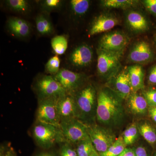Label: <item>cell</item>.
Masks as SVG:
<instances>
[{"mask_svg":"<svg viewBox=\"0 0 156 156\" xmlns=\"http://www.w3.org/2000/svg\"><path fill=\"white\" fill-rule=\"evenodd\" d=\"M135 156H148V154L145 148L142 146L137 147L134 148Z\"/></svg>","mask_w":156,"mask_h":156,"instance_id":"cell-36","label":"cell"},{"mask_svg":"<svg viewBox=\"0 0 156 156\" xmlns=\"http://www.w3.org/2000/svg\"><path fill=\"white\" fill-rule=\"evenodd\" d=\"M53 76L63 87L67 94L72 95L84 87L87 80L85 74L65 69H60L56 75Z\"/></svg>","mask_w":156,"mask_h":156,"instance_id":"cell-9","label":"cell"},{"mask_svg":"<svg viewBox=\"0 0 156 156\" xmlns=\"http://www.w3.org/2000/svg\"><path fill=\"white\" fill-rule=\"evenodd\" d=\"M119 156H135L134 148L126 147Z\"/></svg>","mask_w":156,"mask_h":156,"instance_id":"cell-38","label":"cell"},{"mask_svg":"<svg viewBox=\"0 0 156 156\" xmlns=\"http://www.w3.org/2000/svg\"><path fill=\"white\" fill-rule=\"evenodd\" d=\"M78 111V119L87 126L96 124L97 93L91 84L84 86L73 95Z\"/></svg>","mask_w":156,"mask_h":156,"instance_id":"cell-2","label":"cell"},{"mask_svg":"<svg viewBox=\"0 0 156 156\" xmlns=\"http://www.w3.org/2000/svg\"><path fill=\"white\" fill-rule=\"evenodd\" d=\"M0 156H17L14 149L10 146L2 145L0 148Z\"/></svg>","mask_w":156,"mask_h":156,"instance_id":"cell-34","label":"cell"},{"mask_svg":"<svg viewBox=\"0 0 156 156\" xmlns=\"http://www.w3.org/2000/svg\"><path fill=\"white\" fill-rule=\"evenodd\" d=\"M154 41L155 45L156 48V34L154 37Z\"/></svg>","mask_w":156,"mask_h":156,"instance_id":"cell-40","label":"cell"},{"mask_svg":"<svg viewBox=\"0 0 156 156\" xmlns=\"http://www.w3.org/2000/svg\"><path fill=\"white\" fill-rule=\"evenodd\" d=\"M7 27L13 35L20 38H25L30 34V23L18 17H11L7 22Z\"/></svg>","mask_w":156,"mask_h":156,"instance_id":"cell-18","label":"cell"},{"mask_svg":"<svg viewBox=\"0 0 156 156\" xmlns=\"http://www.w3.org/2000/svg\"><path fill=\"white\" fill-rule=\"evenodd\" d=\"M123 100L108 87L100 89L97 92L98 122L109 129L120 126L125 117Z\"/></svg>","mask_w":156,"mask_h":156,"instance_id":"cell-1","label":"cell"},{"mask_svg":"<svg viewBox=\"0 0 156 156\" xmlns=\"http://www.w3.org/2000/svg\"><path fill=\"white\" fill-rule=\"evenodd\" d=\"M62 1L60 0H45L42 1L41 5L45 12H51L60 9L62 6Z\"/></svg>","mask_w":156,"mask_h":156,"instance_id":"cell-30","label":"cell"},{"mask_svg":"<svg viewBox=\"0 0 156 156\" xmlns=\"http://www.w3.org/2000/svg\"><path fill=\"white\" fill-rule=\"evenodd\" d=\"M148 81L150 84L156 85V64L154 65L150 70Z\"/></svg>","mask_w":156,"mask_h":156,"instance_id":"cell-35","label":"cell"},{"mask_svg":"<svg viewBox=\"0 0 156 156\" xmlns=\"http://www.w3.org/2000/svg\"><path fill=\"white\" fill-rule=\"evenodd\" d=\"M60 60L57 55L53 56L49 59L45 65L46 72L51 75H56L60 70Z\"/></svg>","mask_w":156,"mask_h":156,"instance_id":"cell-29","label":"cell"},{"mask_svg":"<svg viewBox=\"0 0 156 156\" xmlns=\"http://www.w3.org/2000/svg\"><path fill=\"white\" fill-rule=\"evenodd\" d=\"M93 57L94 53L92 48L87 44H83L73 50L70 54L69 60L76 67H86L92 63Z\"/></svg>","mask_w":156,"mask_h":156,"instance_id":"cell-15","label":"cell"},{"mask_svg":"<svg viewBox=\"0 0 156 156\" xmlns=\"http://www.w3.org/2000/svg\"><path fill=\"white\" fill-rule=\"evenodd\" d=\"M130 40L128 34L122 30L108 31L100 39L98 48L112 52H124Z\"/></svg>","mask_w":156,"mask_h":156,"instance_id":"cell-8","label":"cell"},{"mask_svg":"<svg viewBox=\"0 0 156 156\" xmlns=\"http://www.w3.org/2000/svg\"><path fill=\"white\" fill-rule=\"evenodd\" d=\"M139 132L137 124L133 123L128 126L123 132V138L126 146L133 144L138 138Z\"/></svg>","mask_w":156,"mask_h":156,"instance_id":"cell-27","label":"cell"},{"mask_svg":"<svg viewBox=\"0 0 156 156\" xmlns=\"http://www.w3.org/2000/svg\"><path fill=\"white\" fill-rule=\"evenodd\" d=\"M125 23L128 30L134 34L147 31L150 23L147 17L142 12L134 9L126 11Z\"/></svg>","mask_w":156,"mask_h":156,"instance_id":"cell-12","label":"cell"},{"mask_svg":"<svg viewBox=\"0 0 156 156\" xmlns=\"http://www.w3.org/2000/svg\"><path fill=\"white\" fill-rule=\"evenodd\" d=\"M59 150V156H78L76 149L70 144L67 142L61 143Z\"/></svg>","mask_w":156,"mask_h":156,"instance_id":"cell-32","label":"cell"},{"mask_svg":"<svg viewBox=\"0 0 156 156\" xmlns=\"http://www.w3.org/2000/svg\"><path fill=\"white\" fill-rule=\"evenodd\" d=\"M58 99L51 98L39 99L37 121L60 127V118L57 107Z\"/></svg>","mask_w":156,"mask_h":156,"instance_id":"cell-7","label":"cell"},{"mask_svg":"<svg viewBox=\"0 0 156 156\" xmlns=\"http://www.w3.org/2000/svg\"><path fill=\"white\" fill-rule=\"evenodd\" d=\"M142 94L147 101L149 107L156 106V89H144Z\"/></svg>","mask_w":156,"mask_h":156,"instance_id":"cell-31","label":"cell"},{"mask_svg":"<svg viewBox=\"0 0 156 156\" xmlns=\"http://www.w3.org/2000/svg\"><path fill=\"white\" fill-rule=\"evenodd\" d=\"M76 151L78 156H100L90 137L81 140L76 144Z\"/></svg>","mask_w":156,"mask_h":156,"instance_id":"cell-23","label":"cell"},{"mask_svg":"<svg viewBox=\"0 0 156 156\" xmlns=\"http://www.w3.org/2000/svg\"><path fill=\"white\" fill-rule=\"evenodd\" d=\"M126 147L127 146L124 142L122 136H119L106 151L100 156H119L126 148Z\"/></svg>","mask_w":156,"mask_h":156,"instance_id":"cell-28","label":"cell"},{"mask_svg":"<svg viewBox=\"0 0 156 156\" xmlns=\"http://www.w3.org/2000/svg\"><path fill=\"white\" fill-rule=\"evenodd\" d=\"M51 45L56 55H62L65 53L68 48L67 37L64 35L56 36L51 40Z\"/></svg>","mask_w":156,"mask_h":156,"instance_id":"cell-25","label":"cell"},{"mask_svg":"<svg viewBox=\"0 0 156 156\" xmlns=\"http://www.w3.org/2000/svg\"><path fill=\"white\" fill-rule=\"evenodd\" d=\"M156 156V153L155 154V156Z\"/></svg>","mask_w":156,"mask_h":156,"instance_id":"cell-41","label":"cell"},{"mask_svg":"<svg viewBox=\"0 0 156 156\" xmlns=\"http://www.w3.org/2000/svg\"><path fill=\"white\" fill-rule=\"evenodd\" d=\"M108 82V87L116 93L123 100L127 98L132 93L127 68L121 70L117 75Z\"/></svg>","mask_w":156,"mask_h":156,"instance_id":"cell-13","label":"cell"},{"mask_svg":"<svg viewBox=\"0 0 156 156\" xmlns=\"http://www.w3.org/2000/svg\"><path fill=\"white\" fill-rule=\"evenodd\" d=\"M69 3L73 14L76 16L81 17L89 11L91 2L89 0H71Z\"/></svg>","mask_w":156,"mask_h":156,"instance_id":"cell-24","label":"cell"},{"mask_svg":"<svg viewBox=\"0 0 156 156\" xmlns=\"http://www.w3.org/2000/svg\"><path fill=\"white\" fill-rule=\"evenodd\" d=\"M97 53L98 74L108 81L121 70V59L124 52H112L98 48Z\"/></svg>","mask_w":156,"mask_h":156,"instance_id":"cell-4","label":"cell"},{"mask_svg":"<svg viewBox=\"0 0 156 156\" xmlns=\"http://www.w3.org/2000/svg\"><path fill=\"white\" fill-rule=\"evenodd\" d=\"M37 156H57L55 154L50 152H44L39 154Z\"/></svg>","mask_w":156,"mask_h":156,"instance_id":"cell-39","label":"cell"},{"mask_svg":"<svg viewBox=\"0 0 156 156\" xmlns=\"http://www.w3.org/2000/svg\"><path fill=\"white\" fill-rule=\"evenodd\" d=\"M139 134L151 145L156 143V131L153 126L147 121H141L137 124Z\"/></svg>","mask_w":156,"mask_h":156,"instance_id":"cell-22","label":"cell"},{"mask_svg":"<svg viewBox=\"0 0 156 156\" xmlns=\"http://www.w3.org/2000/svg\"><path fill=\"white\" fill-rule=\"evenodd\" d=\"M127 100L128 108L133 114L144 115L148 113V105L142 94L132 92Z\"/></svg>","mask_w":156,"mask_h":156,"instance_id":"cell-19","label":"cell"},{"mask_svg":"<svg viewBox=\"0 0 156 156\" xmlns=\"http://www.w3.org/2000/svg\"><path fill=\"white\" fill-rule=\"evenodd\" d=\"M120 23L119 19L113 13H102L93 20L89 28V35L93 36L101 33L108 32Z\"/></svg>","mask_w":156,"mask_h":156,"instance_id":"cell-14","label":"cell"},{"mask_svg":"<svg viewBox=\"0 0 156 156\" xmlns=\"http://www.w3.org/2000/svg\"><path fill=\"white\" fill-rule=\"evenodd\" d=\"M132 92L144 89L145 72L140 65L133 64L127 68Z\"/></svg>","mask_w":156,"mask_h":156,"instance_id":"cell-17","label":"cell"},{"mask_svg":"<svg viewBox=\"0 0 156 156\" xmlns=\"http://www.w3.org/2000/svg\"><path fill=\"white\" fill-rule=\"evenodd\" d=\"M154 53L150 44L145 41H139L132 45L127 62L134 64H145L151 62L154 58Z\"/></svg>","mask_w":156,"mask_h":156,"instance_id":"cell-11","label":"cell"},{"mask_svg":"<svg viewBox=\"0 0 156 156\" xmlns=\"http://www.w3.org/2000/svg\"><path fill=\"white\" fill-rule=\"evenodd\" d=\"M60 128L66 142L76 144L78 142L89 137L88 126L77 119L61 121Z\"/></svg>","mask_w":156,"mask_h":156,"instance_id":"cell-6","label":"cell"},{"mask_svg":"<svg viewBox=\"0 0 156 156\" xmlns=\"http://www.w3.org/2000/svg\"><path fill=\"white\" fill-rule=\"evenodd\" d=\"M140 1L137 0H101L100 5L106 9H122L129 10L136 8L139 5Z\"/></svg>","mask_w":156,"mask_h":156,"instance_id":"cell-20","label":"cell"},{"mask_svg":"<svg viewBox=\"0 0 156 156\" xmlns=\"http://www.w3.org/2000/svg\"><path fill=\"white\" fill-rule=\"evenodd\" d=\"M140 2L149 13L156 17V0H143Z\"/></svg>","mask_w":156,"mask_h":156,"instance_id":"cell-33","label":"cell"},{"mask_svg":"<svg viewBox=\"0 0 156 156\" xmlns=\"http://www.w3.org/2000/svg\"><path fill=\"white\" fill-rule=\"evenodd\" d=\"M35 23L37 31L41 35H49L53 33V24L47 14H38L36 17Z\"/></svg>","mask_w":156,"mask_h":156,"instance_id":"cell-21","label":"cell"},{"mask_svg":"<svg viewBox=\"0 0 156 156\" xmlns=\"http://www.w3.org/2000/svg\"><path fill=\"white\" fill-rule=\"evenodd\" d=\"M148 113L151 119L156 123V106L149 107Z\"/></svg>","mask_w":156,"mask_h":156,"instance_id":"cell-37","label":"cell"},{"mask_svg":"<svg viewBox=\"0 0 156 156\" xmlns=\"http://www.w3.org/2000/svg\"><path fill=\"white\" fill-rule=\"evenodd\" d=\"M33 136L37 144L45 149L66 142L60 127L37 120L33 129Z\"/></svg>","mask_w":156,"mask_h":156,"instance_id":"cell-3","label":"cell"},{"mask_svg":"<svg viewBox=\"0 0 156 156\" xmlns=\"http://www.w3.org/2000/svg\"><path fill=\"white\" fill-rule=\"evenodd\" d=\"M88 131L90 139L99 155L106 152L116 140L109 128L96 124L88 126Z\"/></svg>","mask_w":156,"mask_h":156,"instance_id":"cell-5","label":"cell"},{"mask_svg":"<svg viewBox=\"0 0 156 156\" xmlns=\"http://www.w3.org/2000/svg\"><path fill=\"white\" fill-rule=\"evenodd\" d=\"M57 107L60 122L63 120L78 119V111L73 95L66 94L57 100Z\"/></svg>","mask_w":156,"mask_h":156,"instance_id":"cell-16","label":"cell"},{"mask_svg":"<svg viewBox=\"0 0 156 156\" xmlns=\"http://www.w3.org/2000/svg\"><path fill=\"white\" fill-rule=\"evenodd\" d=\"M5 3L10 10L20 14H27L30 9V4L26 0H7Z\"/></svg>","mask_w":156,"mask_h":156,"instance_id":"cell-26","label":"cell"},{"mask_svg":"<svg viewBox=\"0 0 156 156\" xmlns=\"http://www.w3.org/2000/svg\"><path fill=\"white\" fill-rule=\"evenodd\" d=\"M39 99L63 97L66 92L52 76H44L38 80L35 85Z\"/></svg>","mask_w":156,"mask_h":156,"instance_id":"cell-10","label":"cell"}]
</instances>
